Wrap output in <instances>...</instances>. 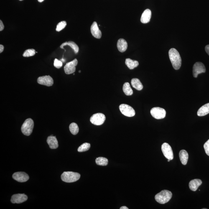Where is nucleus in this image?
Returning <instances> with one entry per match:
<instances>
[{
	"mask_svg": "<svg viewBox=\"0 0 209 209\" xmlns=\"http://www.w3.org/2000/svg\"><path fill=\"white\" fill-rule=\"evenodd\" d=\"M34 122L31 118L26 119L21 126V130L23 134L29 136L32 134L34 127Z\"/></svg>",
	"mask_w": 209,
	"mask_h": 209,
	"instance_id": "obj_4",
	"label": "nucleus"
},
{
	"mask_svg": "<svg viewBox=\"0 0 209 209\" xmlns=\"http://www.w3.org/2000/svg\"><path fill=\"white\" fill-rule=\"evenodd\" d=\"M80 178V175L78 173L72 172H65L61 176V178L64 182L71 183L76 182Z\"/></svg>",
	"mask_w": 209,
	"mask_h": 209,
	"instance_id": "obj_3",
	"label": "nucleus"
},
{
	"mask_svg": "<svg viewBox=\"0 0 209 209\" xmlns=\"http://www.w3.org/2000/svg\"><path fill=\"white\" fill-rule=\"evenodd\" d=\"M19 1H23V0H19Z\"/></svg>",
	"mask_w": 209,
	"mask_h": 209,
	"instance_id": "obj_39",
	"label": "nucleus"
},
{
	"mask_svg": "<svg viewBox=\"0 0 209 209\" xmlns=\"http://www.w3.org/2000/svg\"><path fill=\"white\" fill-rule=\"evenodd\" d=\"M47 143L49 145V147L52 149H55L58 147V141L55 136H49L47 139Z\"/></svg>",
	"mask_w": 209,
	"mask_h": 209,
	"instance_id": "obj_15",
	"label": "nucleus"
},
{
	"mask_svg": "<svg viewBox=\"0 0 209 209\" xmlns=\"http://www.w3.org/2000/svg\"><path fill=\"white\" fill-rule=\"evenodd\" d=\"M4 49V46L2 45H0V53H1L3 51Z\"/></svg>",
	"mask_w": 209,
	"mask_h": 209,
	"instance_id": "obj_34",
	"label": "nucleus"
},
{
	"mask_svg": "<svg viewBox=\"0 0 209 209\" xmlns=\"http://www.w3.org/2000/svg\"><path fill=\"white\" fill-rule=\"evenodd\" d=\"M206 72V68L203 63L201 62H197L193 67V75L195 78H197L198 75Z\"/></svg>",
	"mask_w": 209,
	"mask_h": 209,
	"instance_id": "obj_10",
	"label": "nucleus"
},
{
	"mask_svg": "<svg viewBox=\"0 0 209 209\" xmlns=\"http://www.w3.org/2000/svg\"><path fill=\"white\" fill-rule=\"evenodd\" d=\"M91 32L92 35L97 39H100L102 37L101 31L100 30L96 22H94L91 26Z\"/></svg>",
	"mask_w": 209,
	"mask_h": 209,
	"instance_id": "obj_14",
	"label": "nucleus"
},
{
	"mask_svg": "<svg viewBox=\"0 0 209 209\" xmlns=\"http://www.w3.org/2000/svg\"><path fill=\"white\" fill-rule=\"evenodd\" d=\"M168 161L169 162H170V159H168Z\"/></svg>",
	"mask_w": 209,
	"mask_h": 209,
	"instance_id": "obj_37",
	"label": "nucleus"
},
{
	"mask_svg": "<svg viewBox=\"0 0 209 209\" xmlns=\"http://www.w3.org/2000/svg\"><path fill=\"white\" fill-rule=\"evenodd\" d=\"M128 43L124 39H120L118 41L117 47L118 51L124 52L128 48Z\"/></svg>",
	"mask_w": 209,
	"mask_h": 209,
	"instance_id": "obj_17",
	"label": "nucleus"
},
{
	"mask_svg": "<svg viewBox=\"0 0 209 209\" xmlns=\"http://www.w3.org/2000/svg\"><path fill=\"white\" fill-rule=\"evenodd\" d=\"M131 83L133 88L138 90H141L143 89V85L139 79L133 78L131 80Z\"/></svg>",
	"mask_w": 209,
	"mask_h": 209,
	"instance_id": "obj_23",
	"label": "nucleus"
},
{
	"mask_svg": "<svg viewBox=\"0 0 209 209\" xmlns=\"http://www.w3.org/2000/svg\"><path fill=\"white\" fill-rule=\"evenodd\" d=\"M78 61L76 59H75L71 62H69L66 64L64 67V70L66 74L70 75V74L74 73L76 71V66L78 65Z\"/></svg>",
	"mask_w": 209,
	"mask_h": 209,
	"instance_id": "obj_9",
	"label": "nucleus"
},
{
	"mask_svg": "<svg viewBox=\"0 0 209 209\" xmlns=\"http://www.w3.org/2000/svg\"><path fill=\"white\" fill-rule=\"evenodd\" d=\"M69 128H70L71 132L72 134L76 135L78 134L79 132V127L78 125H77L76 123H72L70 125Z\"/></svg>",
	"mask_w": 209,
	"mask_h": 209,
	"instance_id": "obj_26",
	"label": "nucleus"
},
{
	"mask_svg": "<svg viewBox=\"0 0 209 209\" xmlns=\"http://www.w3.org/2000/svg\"><path fill=\"white\" fill-rule=\"evenodd\" d=\"M27 196L24 194H16L13 196L11 197V202L13 203H21L26 201L27 200Z\"/></svg>",
	"mask_w": 209,
	"mask_h": 209,
	"instance_id": "obj_13",
	"label": "nucleus"
},
{
	"mask_svg": "<svg viewBox=\"0 0 209 209\" xmlns=\"http://www.w3.org/2000/svg\"><path fill=\"white\" fill-rule=\"evenodd\" d=\"M35 50L34 49H29L26 50L24 51L23 54V56L24 57H29L33 56L35 55L36 53Z\"/></svg>",
	"mask_w": 209,
	"mask_h": 209,
	"instance_id": "obj_28",
	"label": "nucleus"
},
{
	"mask_svg": "<svg viewBox=\"0 0 209 209\" xmlns=\"http://www.w3.org/2000/svg\"><path fill=\"white\" fill-rule=\"evenodd\" d=\"M162 150L165 157L168 159L171 160L173 159V152L170 145L167 143H164L162 146Z\"/></svg>",
	"mask_w": 209,
	"mask_h": 209,
	"instance_id": "obj_8",
	"label": "nucleus"
},
{
	"mask_svg": "<svg viewBox=\"0 0 209 209\" xmlns=\"http://www.w3.org/2000/svg\"><path fill=\"white\" fill-rule=\"evenodd\" d=\"M66 25L67 23L65 21H61V22L59 23L58 24H57L56 30L57 32H60V31H61L62 29H65Z\"/></svg>",
	"mask_w": 209,
	"mask_h": 209,
	"instance_id": "obj_29",
	"label": "nucleus"
},
{
	"mask_svg": "<svg viewBox=\"0 0 209 209\" xmlns=\"http://www.w3.org/2000/svg\"><path fill=\"white\" fill-rule=\"evenodd\" d=\"M119 107L121 113L125 116L132 117L135 115L134 110L129 105L122 104L120 105Z\"/></svg>",
	"mask_w": 209,
	"mask_h": 209,
	"instance_id": "obj_5",
	"label": "nucleus"
},
{
	"mask_svg": "<svg viewBox=\"0 0 209 209\" xmlns=\"http://www.w3.org/2000/svg\"><path fill=\"white\" fill-rule=\"evenodd\" d=\"M172 196V194L170 191L164 190L157 194L155 199L158 203L164 204L168 202Z\"/></svg>",
	"mask_w": 209,
	"mask_h": 209,
	"instance_id": "obj_2",
	"label": "nucleus"
},
{
	"mask_svg": "<svg viewBox=\"0 0 209 209\" xmlns=\"http://www.w3.org/2000/svg\"><path fill=\"white\" fill-rule=\"evenodd\" d=\"M37 82L39 84L50 86L53 85V79L50 76H45L39 77L37 79Z\"/></svg>",
	"mask_w": 209,
	"mask_h": 209,
	"instance_id": "obj_11",
	"label": "nucleus"
},
{
	"mask_svg": "<svg viewBox=\"0 0 209 209\" xmlns=\"http://www.w3.org/2000/svg\"><path fill=\"white\" fill-rule=\"evenodd\" d=\"M125 64L130 70H133L139 65V62L137 61L133 60L129 58L126 59Z\"/></svg>",
	"mask_w": 209,
	"mask_h": 209,
	"instance_id": "obj_22",
	"label": "nucleus"
},
{
	"mask_svg": "<svg viewBox=\"0 0 209 209\" xmlns=\"http://www.w3.org/2000/svg\"><path fill=\"white\" fill-rule=\"evenodd\" d=\"M121 209H128V208L127 207L125 206H123L122 207H121V208H120Z\"/></svg>",
	"mask_w": 209,
	"mask_h": 209,
	"instance_id": "obj_35",
	"label": "nucleus"
},
{
	"mask_svg": "<svg viewBox=\"0 0 209 209\" xmlns=\"http://www.w3.org/2000/svg\"><path fill=\"white\" fill-rule=\"evenodd\" d=\"M4 24H3L2 21L1 20L0 21V31H3L4 29Z\"/></svg>",
	"mask_w": 209,
	"mask_h": 209,
	"instance_id": "obj_32",
	"label": "nucleus"
},
{
	"mask_svg": "<svg viewBox=\"0 0 209 209\" xmlns=\"http://www.w3.org/2000/svg\"><path fill=\"white\" fill-rule=\"evenodd\" d=\"M90 144L88 143H85L81 145L78 148V152H82L87 151L90 149Z\"/></svg>",
	"mask_w": 209,
	"mask_h": 209,
	"instance_id": "obj_27",
	"label": "nucleus"
},
{
	"mask_svg": "<svg viewBox=\"0 0 209 209\" xmlns=\"http://www.w3.org/2000/svg\"><path fill=\"white\" fill-rule=\"evenodd\" d=\"M209 113V103L203 105L197 111V115L198 116H203Z\"/></svg>",
	"mask_w": 209,
	"mask_h": 209,
	"instance_id": "obj_19",
	"label": "nucleus"
},
{
	"mask_svg": "<svg viewBox=\"0 0 209 209\" xmlns=\"http://www.w3.org/2000/svg\"><path fill=\"white\" fill-rule=\"evenodd\" d=\"M73 75H75V73H74V74H73Z\"/></svg>",
	"mask_w": 209,
	"mask_h": 209,
	"instance_id": "obj_40",
	"label": "nucleus"
},
{
	"mask_svg": "<svg viewBox=\"0 0 209 209\" xmlns=\"http://www.w3.org/2000/svg\"><path fill=\"white\" fill-rule=\"evenodd\" d=\"M202 182L200 179H195L191 180L189 183V187L190 190L193 191L197 190L200 186L201 185Z\"/></svg>",
	"mask_w": 209,
	"mask_h": 209,
	"instance_id": "obj_18",
	"label": "nucleus"
},
{
	"mask_svg": "<svg viewBox=\"0 0 209 209\" xmlns=\"http://www.w3.org/2000/svg\"><path fill=\"white\" fill-rule=\"evenodd\" d=\"M106 118L105 115L102 113H97L93 114L90 118V121L92 124L100 126L105 122Z\"/></svg>",
	"mask_w": 209,
	"mask_h": 209,
	"instance_id": "obj_6",
	"label": "nucleus"
},
{
	"mask_svg": "<svg viewBox=\"0 0 209 209\" xmlns=\"http://www.w3.org/2000/svg\"><path fill=\"white\" fill-rule=\"evenodd\" d=\"M151 12L150 9H146L143 13L141 18V22L143 24H147L150 20Z\"/></svg>",
	"mask_w": 209,
	"mask_h": 209,
	"instance_id": "obj_16",
	"label": "nucleus"
},
{
	"mask_svg": "<svg viewBox=\"0 0 209 209\" xmlns=\"http://www.w3.org/2000/svg\"><path fill=\"white\" fill-rule=\"evenodd\" d=\"M169 58H170L173 67L175 70L180 68L182 64V60L180 56L176 49L172 48L169 51Z\"/></svg>",
	"mask_w": 209,
	"mask_h": 209,
	"instance_id": "obj_1",
	"label": "nucleus"
},
{
	"mask_svg": "<svg viewBox=\"0 0 209 209\" xmlns=\"http://www.w3.org/2000/svg\"><path fill=\"white\" fill-rule=\"evenodd\" d=\"M179 158L182 164L184 165H186L188 161L189 155L188 153L185 150H181L179 154Z\"/></svg>",
	"mask_w": 209,
	"mask_h": 209,
	"instance_id": "obj_20",
	"label": "nucleus"
},
{
	"mask_svg": "<svg viewBox=\"0 0 209 209\" xmlns=\"http://www.w3.org/2000/svg\"><path fill=\"white\" fill-rule=\"evenodd\" d=\"M150 113L153 117L157 119L164 118L165 117L166 114L165 110L159 107L152 108L151 110Z\"/></svg>",
	"mask_w": 209,
	"mask_h": 209,
	"instance_id": "obj_7",
	"label": "nucleus"
},
{
	"mask_svg": "<svg viewBox=\"0 0 209 209\" xmlns=\"http://www.w3.org/2000/svg\"><path fill=\"white\" fill-rule=\"evenodd\" d=\"M95 162L97 165L101 166H106L107 165L108 163V159L107 158L102 157L97 158Z\"/></svg>",
	"mask_w": 209,
	"mask_h": 209,
	"instance_id": "obj_25",
	"label": "nucleus"
},
{
	"mask_svg": "<svg viewBox=\"0 0 209 209\" xmlns=\"http://www.w3.org/2000/svg\"><path fill=\"white\" fill-rule=\"evenodd\" d=\"M13 177L14 180L20 182H24L29 180V175L24 172H17L13 174Z\"/></svg>",
	"mask_w": 209,
	"mask_h": 209,
	"instance_id": "obj_12",
	"label": "nucleus"
},
{
	"mask_svg": "<svg viewBox=\"0 0 209 209\" xmlns=\"http://www.w3.org/2000/svg\"><path fill=\"white\" fill-rule=\"evenodd\" d=\"M204 148L206 153L207 155L209 156V139L204 144Z\"/></svg>",
	"mask_w": 209,
	"mask_h": 209,
	"instance_id": "obj_31",
	"label": "nucleus"
},
{
	"mask_svg": "<svg viewBox=\"0 0 209 209\" xmlns=\"http://www.w3.org/2000/svg\"><path fill=\"white\" fill-rule=\"evenodd\" d=\"M123 90L125 94L127 96H131L133 94V91L131 88L130 85L128 82L125 83L123 86Z\"/></svg>",
	"mask_w": 209,
	"mask_h": 209,
	"instance_id": "obj_24",
	"label": "nucleus"
},
{
	"mask_svg": "<svg viewBox=\"0 0 209 209\" xmlns=\"http://www.w3.org/2000/svg\"><path fill=\"white\" fill-rule=\"evenodd\" d=\"M44 0H38V1L39 3H42L43 1H44Z\"/></svg>",
	"mask_w": 209,
	"mask_h": 209,
	"instance_id": "obj_36",
	"label": "nucleus"
},
{
	"mask_svg": "<svg viewBox=\"0 0 209 209\" xmlns=\"http://www.w3.org/2000/svg\"><path fill=\"white\" fill-rule=\"evenodd\" d=\"M65 45H69L71 47L72 49H73L74 52L75 54L78 53L79 50V48L78 46L75 43L72 42V41H70L68 42H65L62 44L60 46V48L64 49V47Z\"/></svg>",
	"mask_w": 209,
	"mask_h": 209,
	"instance_id": "obj_21",
	"label": "nucleus"
},
{
	"mask_svg": "<svg viewBox=\"0 0 209 209\" xmlns=\"http://www.w3.org/2000/svg\"><path fill=\"white\" fill-rule=\"evenodd\" d=\"M54 67L57 69L60 68L62 66V62L61 61L59 60L58 59H55L54 60Z\"/></svg>",
	"mask_w": 209,
	"mask_h": 209,
	"instance_id": "obj_30",
	"label": "nucleus"
},
{
	"mask_svg": "<svg viewBox=\"0 0 209 209\" xmlns=\"http://www.w3.org/2000/svg\"><path fill=\"white\" fill-rule=\"evenodd\" d=\"M79 72H81V71H79Z\"/></svg>",
	"mask_w": 209,
	"mask_h": 209,
	"instance_id": "obj_38",
	"label": "nucleus"
},
{
	"mask_svg": "<svg viewBox=\"0 0 209 209\" xmlns=\"http://www.w3.org/2000/svg\"><path fill=\"white\" fill-rule=\"evenodd\" d=\"M205 50L207 54L209 55V45H207L206 46Z\"/></svg>",
	"mask_w": 209,
	"mask_h": 209,
	"instance_id": "obj_33",
	"label": "nucleus"
}]
</instances>
